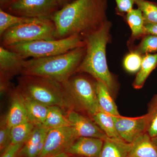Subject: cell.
I'll return each instance as SVG.
<instances>
[{"instance_id":"cell-19","label":"cell","mask_w":157,"mask_h":157,"mask_svg":"<svg viewBox=\"0 0 157 157\" xmlns=\"http://www.w3.org/2000/svg\"><path fill=\"white\" fill-rule=\"evenodd\" d=\"M157 65V52L146 54L142 56L141 67L133 82V87L135 89H140L143 87L147 78L154 70Z\"/></svg>"},{"instance_id":"cell-25","label":"cell","mask_w":157,"mask_h":157,"mask_svg":"<svg viewBox=\"0 0 157 157\" xmlns=\"http://www.w3.org/2000/svg\"><path fill=\"white\" fill-rule=\"evenodd\" d=\"M143 13L145 23L157 24V4L147 0H133Z\"/></svg>"},{"instance_id":"cell-21","label":"cell","mask_w":157,"mask_h":157,"mask_svg":"<svg viewBox=\"0 0 157 157\" xmlns=\"http://www.w3.org/2000/svg\"><path fill=\"white\" fill-rule=\"evenodd\" d=\"M64 112V111L58 106H49L42 126L48 130L71 126V123Z\"/></svg>"},{"instance_id":"cell-35","label":"cell","mask_w":157,"mask_h":157,"mask_svg":"<svg viewBox=\"0 0 157 157\" xmlns=\"http://www.w3.org/2000/svg\"><path fill=\"white\" fill-rule=\"evenodd\" d=\"M74 0H56L57 3L59 7V9L67 5L68 4L73 2Z\"/></svg>"},{"instance_id":"cell-17","label":"cell","mask_w":157,"mask_h":157,"mask_svg":"<svg viewBox=\"0 0 157 157\" xmlns=\"http://www.w3.org/2000/svg\"><path fill=\"white\" fill-rule=\"evenodd\" d=\"M96 86L98 104L101 110L113 116L121 115L107 86L100 80H96Z\"/></svg>"},{"instance_id":"cell-4","label":"cell","mask_w":157,"mask_h":157,"mask_svg":"<svg viewBox=\"0 0 157 157\" xmlns=\"http://www.w3.org/2000/svg\"><path fill=\"white\" fill-rule=\"evenodd\" d=\"M16 87L23 95L45 106H58L66 112L75 110L62 82L41 76L21 75Z\"/></svg>"},{"instance_id":"cell-22","label":"cell","mask_w":157,"mask_h":157,"mask_svg":"<svg viewBox=\"0 0 157 157\" xmlns=\"http://www.w3.org/2000/svg\"><path fill=\"white\" fill-rule=\"evenodd\" d=\"M91 118L109 138L123 140L118 133L113 116L100 111L94 114Z\"/></svg>"},{"instance_id":"cell-33","label":"cell","mask_w":157,"mask_h":157,"mask_svg":"<svg viewBox=\"0 0 157 157\" xmlns=\"http://www.w3.org/2000/svg\"><path fill=\"white\" fill-rule=\"evenodd\" d=\"M145 36L147 34L157 35V24L146 23L144 25Z\"/></svg>"},{"instance_id":"cell-32","label":"cell","mask_w":157,"mask_h":157,"mask_svg":"<svg viewBox=\"0 0 157 157\" xmlns=\"http://www.w3.org/2000/svg\"><path fill=\"white\" fill-rule=\"evenodd\" d=\"M23 144L11 143L8 148L1 154V157H18L20 150Z\"/></svg>"},{"instance_id":"cell-34","label":"cell","mask_w":157,"mask_h":157,"mask_svg":"<svg viewBox=\"0 0 157 157\" xmlns=\"http://www.w3.org/2000/svg\"><path fill=\"white\" fill-rule=\"evenodd\" d=\"M15 0H0V9L5 10Z\"/></svg>"},{"instance_id":"cell-20","label":"cell","mask_w":157,"mask_h":157,"mask_svg":"<svg viewBox=\"0 0 157 157\" xmlns=\"http://www.w3.org/2000/svg\"><path fill=\"white\" fill-rule=\"evenodd\" d=\"M131 147L132 144L123 140H105L99 157H128Z\"/></svg>"},{"instance_id":"cell-36","label":"cell","mask_w":157,"mask_h":157,"mask_svg":"<svg viewBox=\"0 0 157 157\" xmlns=\"http://www.w3.org/2000/svg\"><path fill=\"white\" fill-rule=\"evenodd\" d=\"M51 157H76L74 156L70 155V154L68 153L67 152L61 153L59 154L55 155Z\"/></svg>"},{"instance_id":"cell-14","label":"cell","mask_w":157,"mask_h":157,"mask_svg":"<svg viewBox=\"0 0 157 157\" xmlns=\"http://www.w3.org/2000/svg\"><path fill=\"white\" fill-rule=\"evenodd\" d=\"M10 90L11 103L6 116L7 124L11 128L29 120L21 94L16 87Z\"/></svg>"},{"instance_id":"cell-2","label":"cell","mask_w":157,"mask_h":157,"mask_svg":"<svg viewBox=\"0 0 157 157\" xmlns=\"http://www.w3.org/2000/svg\"><path fill=\"white\" fill-rule=\"evenodd\" d=\"M111 22L107 21L98 30L82 38L85 43V54L76 73H88L95 80L102 82L113 97L117 92V82L109 71L106 57V48L111 39Z\"/></svg>"},{"instance_id":"cell-7","label":"cell","mask_w":157,"mask_h":157,"mask_svg":"<svg viewBox=\"0 0 157 157\" xmlns=\"http://www.w3.org/2000/svg\"><path fill=\"white\" fill-rule=\"evenodd\" d=\"M96 81L86 76L75 74L62 82L74 104L75 110L82 111L91 118L102 111L98 104Z\"/></svg>"},{"instance_id":"cell-5","label":"cell","mask_w":157,"mask_h":157,"mask_svg":"<svg viewBox=\"0 0 157 157\" xmlns=\"http://www.w3.org/2000/svg\"><path fill=\"white\" fill-rule=\"evenodd\" d=\"M83 39L78 36L62 39L39 40L17 43L6 48L19 54L26 59L42 58L66 53L78 47H84Z\"/></svg>"},{"instance_id":"cell-37","label":"cell","mask_w":157,"mask_h":157,"mask_svg":"<svg viewBox=\"0 0 157 157\" xmlns=\"http://www.w3.org/2000/svg\"><path fill=\"white\" fill-rule=\"evenodd\" d=\"M151 138L153 142L155 144V145L157 148V136H156V137H152V138Z\"/></svg>"},{"instance_id":"cell-15","label":"cell","mask_w":157,"mask_h":157,"mask_svg":"<svg viewBox=\"0 0 157 157\" xmlns=\"http://www.w3.org/2000/svg\"><path fill=\"white\" fill-rule=\"evenodd\" d=\"M48 131L42 126H36L20 150L18 157H39L44 147Z\"/></svg>"},{"instance_id":"cell-16","label":"cell","mask_w":157,"mask_h":157,"mask_svg":"<svg viewBox=\"0 0 157 157\" xmlns=\"http://www.w3.org/2000/svg\"><path fill=\"white\" fill-rule=\"evenodd\" d=\"M128 157H157V147L147 132L132 144Z\"/></svg>"},{"instance_id":"cell-9","label":"cell","mask_w":157,"mask_h":157,"mask_svg":"<svg viewBox=\"0 0 157 157\" xmlns=\"http://www.w3.org/2000/svg\"><path fill=\"white\" fill-rule=\"evenodd\" d=\"M78 136L72 126L48 130L44 147L39 157H51L67 152Z\"/></svg>"},{"instance_id":"cell-12","label":"cell","mask_w":157,"mask_h":157,"mask_svg":"<svg viewBox=\"0 0 157 157\" xmlns=\"http://www.w3.org/2000/svg\"><path fill=\"white\" fill-rule=\"evenodd\" d=\"M66 115L78 137H95L104 140L111 139L88 116L83 115L74 109L68 110Z\"/></svg>"},{"instance_id":"cell-8","label":"cell","mask_w":157,"mask_h":157,"mask_svg":"<svg viewBox=\"0 0 157 157\" xmlns=\"http://www.w3.org/2000/svg\"><path fill=\"white\" fill-rule=\"evenodd\" d=\"M59 9L56 0H15L5 11L26 18H50Z\"/></svg>"},{"instance_id":"cell-29","label":"cell","mask_w":157,"mask_h":157,"mask_svg":"<svg viewBox=\"0 0 157 157\" xmlns=\"http://www.w3.org/2000/svg\"><path fill=\"white\" fill-rule=\"evenodd\" d=\"M142 61V56L132 51L127 54L124 59V68L129 73H137L140 70Z\"/></svg>"},{"instance_id":"cell-27","label":"cell","mask_w":157,"mask_h":157,"mask_svg":"<svg viewBox=\"0 0 157 157\" xmlns=\"http://www.w3.org/2000/svg\"><path fill=\"white\" fill-rule=\"evenodd\" d=\"M31 19L16 16L0 9V36L12 27L26 22Z\"/></svg>"},{"instance_id":"cell-30","label":"cell","mask_w":157,"mask_h":157,"mask_svg":"<svg viewBox=\"0 0 157 157\" xmlns=\"http://www.w3.org/2000/svg\"><path fill=\"white\" fill-rule=\"evenodd\" d=\"M11 128L7 124L6 116H3L1 118L0 123V154H2L11 143Z\"/></svg>"},{"instance_id":"cell-6","label":"cell","mask_w":157,"mask_h":157,"mask_svg":"<svg viewBox=\"0 0 157 157\" xmlns=\"http://www.w3.org/2000/svg\"><path fill=\"white\" fill-rule=\"evenodd\" d=\"M56 27L50 18H31L6 31L1 36V45H10L39 40H54Z\"/></svg>"},{"instance_id":"cell-13","label":"cell","mask_w":157,"mask_h":157,"mask_svg":"<svg viewBox=\"0 0 157 157\" xmlns=\"http://www.w3.org/2000/svg\"><path fill=\"white\" fill-rule=\"evenodd\" d=\"M104 142L100 138L78 137L67 152L76 157H99Z\"/></svg>"},{"instance_id":"cell-28","label":"cell","mask_w":157,"mask_h":157,"mask_svg":"<svg viewBox=\"0 0 157 157\" xmlns=\"http://www.w3.org/2000/svg\"><path fill=\"white\" fill-rule=\"evenodd\" d=\"M133 51L141 56L157 52V35L147 34L144 36L141 42Z\"/></svg>"},{"instance_id":"cell-1","label":"cell","mask_w":157,"mask_h":157,"mask_svg":"<svg viewBox=\"0 0 157 157\" xmlns=\"http://www.w3.org/2000/svg\"><path fill=\"white\" fill-rule=\"evenodd\" d=\"M107 0H74L59 9L50 19L56 39L72 36L82 38L98 30L107 21Z\"/></svg>"},{"instance_id":"cell-23","label":"cell","mask_w":157,"mask_h":157,"mask_svg":"<svg viewBox=\"0 0 157 157\" xmlns=\"http://www.w3.org/2000/svg\"><path fill=\"white\" fill-rule=\"evenodd\" d=\"M124 16L132 31L133 39H135L145 36V21L140 9H133Z\"/></svg>"},{"instance_id":"cell-26","label":"cell","mask_w":157,"mask_h":157,"mask_svg":"<svg viewBox=\"0 0 157 157\" xmlns=\"http://www.w3.org/2000/svg\"><path fill=\"white\" fill-rule=\"evenodd\" d=\"M147 133L152 138L157 136V94L153 96L147 106Z\"/></svg>"},{"instance_id":"cell-3","label":"cell","mask_w":157,"mask_h":157,"mask_svg":"<svg viewBox=\"0 0 157 157\" xmlns=\"http://www.w3.org/2000/svg\"><path fill=\"white\" fill-rule=\"evenodd\" d=\"M85 52V46L55 56L27 59L21 75L41 76L65 82L76 74Z\"/></svg>"},{"instance_id":"cell-38","label":"cell","mask_w":157,"mask_h":157,"mask_svg":"<svg viewBox=\"0 0 157 157\" xmlns=\"http://www.w3.org/2000/svg\"></svg>"},{"instance_id":"cell-10","label":"cell","mask_w":157,"mask_h":157,"mask_svg":"<svg viewBox=\"0 0 157 157\" xmlns=\"http://www.w3.org/2000/svg\"><path fill=\"white\" fill-rule=\"evenodd\" d=\"M26 59L19 54L0 46V89L1 94L10 88V80L21 74Z\"/></svg>"},{"instance_id":"cell-31","label":"cell","mask_w":157,"mask_h":157,"mask_svg":"<svg viewBox=\"0 0 157 157\" xmlns=\"http://www.w3.org/2000/svg\"><path fill=\"white\" fill-rule=\"evenodd\" d=\"M116 3V13L121 16H124L133 9V0H115Z\"/></svg>"},{"instance_id":"cell-24","label":"cell","mask_w":157,"mask_h":157,"mask_svg":"<svg viewBox=\"0 0 157 157\" xmlns=\"http://www.w3.org/2000/svg\"><path fill=\"white\" fill-rule=\"evenodd\" d=\"M36 126L27 121L11 128L12 144H24L32 134Z\"/></svg>"},{"instance_id":"cell-18","label":"cell","mask_w":157,"mask_h":157,"mask_svg":"<svg viewBox=\"0 0 157 157\" xmlns=\"http://www.w3.org/2000/svg\"><path fill=\"white\" fill-rule=\"evenodd\" d=\"M21 94L27 113L29 120L36 126H42L48 112V106L34 101Z\"/></svg>"},{"instance_id":"cell-11","label":"cell","mask_w":157,"mask_h":157,"mask_svg":"<svg viewBox=\"0 0 157 157\" xmlns=\"http://www.w3.org/2000/svg\"><path fill=\"white\" fill-rule=\"evenodd\" d=\"M115 126L121 139L127 143L132 144L140 136L146 133L147 129V114L135 117L120 115L113 116Z\"/></svg>"}]
</instances>
